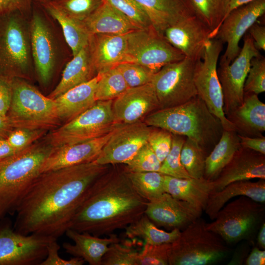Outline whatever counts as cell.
<instances>
[{"mask_svg": "<svg viewBox=\"0 0 265 265\" xmlns=\"http://www.w3.org/2000/svg\"><path fill=\"white\" fill-rule=\"evenodd\" d=\"M108 165L94 161L40 173L16 211L13 229L57 239L69 228L77 210Z\"/></svg>", "mask_w": 265, "mask_h": 265, "instance_id": "6da1fadb", "label": "cell"}, {"mask_svg": "<svg viewBox=\"0 0 265 265\" xmlns=\"http://www.w3.org/2000/svg\"><path fill=\"white\" fill-rule=\"evenodd\" d=\"M148 202L133 187L125 166L108 168L90 188L69 228L98 237L109 235L140 218Z\"/></svg>", "mask_w": 265, "mask_h": 265, "instance_id": "7a4b0ae2", "label": "cell"}, {"mask_svg": "<svg viewBox=\"0 0 265 265\" xmlns=\"http://www.w3.org/2000/svg\"><path fill=\"white\" fill-rule=\"evenodd\" d=\"M143 122L150 127L190 138L208 156L223 131L220 120L198 96L181 105L158 109L146 116Z\"/></svg>", "mask_w": 265, "mask_h": 265, "instance_id": "3957f363", "label": "cell"}, {"mask_svg": "<svg viewBox=\"0 0 265 265\" xmlns=\"http://www.w3.org/2000/svg\"><path fill=\"white\" fill-rule=\"evenodd\" d=\"M52 147L46 141L35 142L0 160V219L13 214L26 191L41 173Z\"/></svg>", "mask_w": 265, "mask_h": 265, "instance_id": "277c9868", "label": "cell"}, {"mask_svg": "<svg viewBox=\"0 0 265 265\" xmlns=\"http://www.w3.org/2000/svg\"><path fill=\"white\" fill-rule=\"evenodd\" d=\"M205 220L198 217L181 232L171 243L169 265H207L219 262L230 253L217 234L206 228Z\"/></svg>", "mask_w": 265, "mask_h": 265, "instance_id": "5b68a950", "label": "cell"}, {"mask_svg": "<svg viewBox=\"0 0 265 265\" xmlns=\"http://www.w3.org/2000/svg\"><path fill=\"white\" fill-rule=\"evenodd\" d=\"M6 116L13 128L48 131L61 123L54 100L22 79L12 80V98Z\"/></svg>", "mask_w": 265, "mask_h": 265, "instance_id": "8992f818", "label": "cell"}, {"mask_svg": "<svg viewBox=\"0 0 265 265\" xmlns=\"http://www.w3.org/2000/svg\"><path fill=\"white\" fill-rule=\"evenodd\" d=\"M20 12L0 15V76L28 79L32 67L29 30Z\"/></svg>", "mask_w": 265, "mask_h": 265, "instance_id": "52a82bcc", "label": "cell"}, {"mask_svg": "<svg viewBox=\"0 0 265 265\" xmlns=\"http://www.w3.org/2000/svg\"><path fill=\"white\" fill-rule=\"evenodd\" d=\"M265 209L264 203L240 196L225 205L206 228L227 243L248 240L264 222Z\"/></svg>", "mask_w": 265, "mask_h": 265, "instance_id": "ba28073f", "label": "cell"}, {"mask_svg": "<svg viewBox=\"0 0 265 265\" xmlns=\"http://www.w3.org/2000/svg\"><path fill=\"white\" fill-rule=\"evenodd\" d=\"M113 100L97 101L90 108L53 129L45 140L55 149L102 136L117 126L112 109Z\"/></svg>", "mask_w": 265, "mask_h": 265, "instance_id": "9c48e42d", "label": "cell"}, {"mask_svg": "<svg viewBox=\"0 0 265 265\" xmlns=\"http://www.w3.org/2000/svg\"><path fill=\"white\" fill-rule=\"evenodd\" d=\"M223 44L216 38L208 40L202 57L196 62L194 80L197 96L220 120L223 130L236 131L223 111V96L217 74V63Z\"/></svg>", "mask_w": 265, "mask_h": 265, "instance_id": "30bf717a", "label": "cell"}, {"mask_svg": "<svg viewBox=\"0 0 265 265\" xmlns=\"http://www.w3.org/2000/svg\"><path fill=\"white\" fill-rule=\"evenodd\" d=\"M196 62L185 57L164 66L154 74L151 83L159 109L181 105L197 96L194 80Z\"/></svg>", "mask_w": 265, "mask_h": 265, "instance_id": "8fae6325", "label": "cell"}, {"mask_svg": "<svg viewBox=\"0 0 265 265\" xmlns=\"http://www.w3.org/2000/svg\"><path fill=\"white\" fill-rule=\"evenodd\" d=\"M185 57L153 27L127 34L125 62L139 64L156 73L164 66Z\"/></svg>", "mask_w": 265, "mask_h": 265, "instance_id": "7c38bea8", "label": "cell"}, {"mask_svg": "<svg viewBox=\"0 0 265 265\" xmlns=\"http://www.w3.org/2000/svg\"><path fill=\"white\" fill-rule=\"evenodd\" d=\"M249 34L238 55L230 63L220 62L217 74L223 96V111L226 117L242 103L244 85L252 59L260 55Z\"/></svg>", "mask_w": 265, "mask_h": 265, "instance_id": "4fadbf2b", "label": "cell"}, {"mask_svg": "<svg viewBox=\"0 0 265 265\" xmlns=\"http://www.w3.org/2000/svg\"><path fill=\"white\" fill-rule=\"evenodd\" d=\"M53 238L35 234L22 235L9 226L1 227L0 265H40L46 257L48 243Z\"/></svg>", "mask_w": 265, "mask_h": 265, "instance_id": "5bb4252c", "label": "cell"}, {"mask_svg": "<svg viewBox=\"0 0 265 265\" xmlns=\"http://www.w3.org/2000/svg\"><path fill=\"white\" fill-rule=\"evenodd\" d=\"M265 13V0H255L231 12L224 19L214 38L226 44L220 62L230 63L238 55L242 36Z\"/></svg>", "mask_w": 265, "mask_h": 265, "instance_id": "9a60e30c", "label": "cell"}, {"mask_svg": "<svg viewBox=\"0 0 265 265\" xmlns=\"http://www.w3.org/2000/svg\"><path fill=\"white\" fill-rule=\"evenodd\" d=\"M151 129L141 121L120 125L94 161L100 165L125 164L147 142Z\"/></svg>", "mask_w": 265, "mask_h": 265, "instance_id": "2e32d148", "label": "cell"}, {"mask_svg": "<svg viewBox=\"0 0 265 265\" xmlns=\"http://www.w3.org/2000/svg\"><path fill=\"white\" fill-rule=\"evenodd\" d=\"M159 109V101L151 82L132 88L112 101V109L115 123H135Z\"/></svg>", "mask_w": 265, "mask_h": 265, "instance_id": "e0dca14e", "label": "cell"}, {"mask_svg": "<svg viewBox=\"0 0 265 265\" xmlns=\"http://www.w3.org/2000/svg\"><path fill=\"white\" fill-rule=\"evenodd\" d=\"M162 36L185 57L195 61L201 59L206 44L212 39L210 30L195 16L167 27Z\"/></svg>", "mask_w": 265, "mask_h": 265, "instance_id": "ac0fdd59", "label": "cell"}, {"mask_svg": "<svg viewBox=\"0 0 265 265\" xmlns=\"http://www.w3.org/2000/svg\"><path fill=\"white\" fill-rule=\"evenodd\" d=\"M144 213L156 226L181 230L200 217L202 212L187 202L164 192L148 202Z\"/></svg>", "mask_w": 265, "mask_h": 265, "instance_id": "d6986e66", "label": "cell"}, {"mask_svg": "<svg viewBox=\"0 0 265 265\" xmlns=\"http://www.w3.org/2000/svg\"><path fill=\"white\" fill-rule=\"evenodd\" d=\"M120 125L100 137L53 149L43 163L40 173L94 161Z\"/></svg>", "mask_w": 265, "mask_h": 265, "instance_id": "ffe728a7", "label": "cell"}, {"mask_svg": "<svg viewBox=\"0 0 265 265\" xmlns=\"http://www.w3.org/2000/svg\"><path fill=\"white\" fill-rule=\"evenodd\" d=\"M254 179L265 180V155L241 146L212 181V193L231 183Z\"/></svg>", "mask_w": 265, "mask_h": 265, "instance_id": "44dd1931", "label": "cell"}, {"mask_svg": "<svg viewBox=\"0 0 265 265\" xmlns=\"http://www.w3.org/2000/svg\"><path fill=\"white\" fill-rule=\"evenodd\" d=\"M29 35L31 52L35 70L40 81L46 84L50 80L54 70L55 52L51 31L37 13L32 17Z\"/></svg>", "mask_w": 265, "mask_h": 265, "instance_id": "7402d4cb", "label": "cell"}, {"mask_svg": "<svg viewBox=\"0 0 265 265\" xmlns=\"http://www.w3.org/2000/svg\"><path fill=\"white\" fill-rule=\"evenodd\" d=\"M88 47L91 62L97 74L125 62L127 34H91Z\"/></svg>", "mask_w": 265, "mask_h": 265, "instance_id": "603a6c76", "label": "cell"}, {"mask_svg": "<svg viewBox=\"0 0 265 265\" xmlns=\"http://www.w3.org/2000/svg\"><path fill=\"white\" fill-rule=\"evenodd\" d=\"M237 133L250 137L263 136L265 131V104L258 95L244 93L242 104L226 116Z\"/></svg>", "mask_w": 265, "mask_h": 265, "instance_id": "cb8c5ba5", "label": "cell"}, {"mask_svg": "<svg viewBox=\"0 0 265 265\" xmlns=\"http://www.w3.org/2000/svg\"><path fill=\"white\" fill-rule=\"evenodd\" d=\"M65 234L74 243H63L62 246L65 252L74 257L82 258L90 265H101L102 258L109 245L120 241L114 233L109 235L108 238H102L69 228Z\"/></svg>", "mask_w": 265, "mask_h": 265, "instance_id": "d4e9b609", "label": "cell"}, {"mask_svg": "<svg viewBox=\"0 0 265 265\" xmlns=\"http://www.w3.org/2000/svg\"><path fill=\"white\" fill-rule=\"evenodd\" d=\"M161 35L167 27L194 15L189 0H135Z\"/></svg>", "mask_w": 265, "mask_h": 265, "instance_id": "484cf974", "label": "cell"}, {"mask_svg": "<svg viewBox=\"0 0 265 265\" xmlns=\"http://www.w3.org/2000/svg\"><path fill=\"white\" fill-rule=\"evenodd\" d=\"M101 74L98 73L89 81L73 87L54 99L60 122L71 121L95 103L96 89Z\"/></svg>", "mask_w": 265, "mask_h": 265, "instance_id": "4316f807", "label": "cell"}, {"mask_svg": "<svg viewBox=\"0 0 265 265\" xmlns=\"http://www.w3.org/2000/svg\"><path fill=\"white\" fill-rule=\"evenodd\" d=\"M165 192L187 202L200 211L205 210L213 188L212 181L204 177L178 178L164 175Z\"/></svg>", "mask_w": 265, "mask_h": 265, "instance_id": "83f0119b", "label": "cell"}, {"mask_svg": "<svg viewBox=\"0 0 265 265\" xmlns=\"http://www.w3.org/2000/svg\"><path fill=\"white\" fill-rule=\"evenodd\" d=\"M245 196L258 202H265V180L239 181L231 183L218 191L210 194L205 212L213 220L218 211L231 199Z\"/></svg>", "mask_w": 265, "mask_h": 265, "instance_id": "f1b7e54d", "label": "cell"}, {"mask_svg": "<svg viewBox=\"0 0 265 265\" xmlns=\"http://www.w3.org/2000/svg\"><path fill=\"white\" fill-rule=\"evenodd\" d=\"M82 23L91 35H122L139 29L126 16L105 1Z\"/></svg>", "mask_w": 265, "mask_h": 265, "instance_id": "f546056e", "label": "cell"}, {"mask_svg": "<svg viewBox=\"0 0 265 265\" xmlns=\"http://www.w3.org/2000/svg\"><path fill=\"white\" fill-rule=\"evenodd\" d=\"M97 75L91 62L88 45L73 56L67 64L61 80L48 97L54 100L73 87L89 81Z\"/></svg>", "mask_w": 265, "mask_h": 265, "instance_id": "4dcf8cb0", "label": "cell"}, {"mask_svg": "<svg viewBox=\"0 0 265 265\" xmlns=\"http://www.w3.org/2000/svg\"><path fill=\"white\" fill-rule=\"evenodd\" d=\"M240 147L237 132L223 130L219 140L206 158L204 178L213 181Z\"/></svg>", "mask_w": 265, "mask_h": 265, "instance_id": "1f68e13d", "label": "cell"}, {"mask_svg": "<svg viewBox=\"0 0 265 265\" xmlns=\"http://www.w3.org/2000/svg\"><path fill=\"white\" fill-rule=\"evenodd\" d=\"M43 4L50 15L60 25L66 42L73 56L88 45L91 34L82 22L67 16L48 2L43 3Z\"/></svg>", "mask_w": 265, "mask_h": 265, "instance_id": "d6a6232c", "label": "cell"}, {"mask_svg": "<svg viewBox=\"0 0 265 265\" xmlns=\"http://www.w3.org/2000/svg\"><path fill=\"white\" fill-rule=\"evenodd\" d=\"M126 235L130 238H140L145 243H171L179 236L181 231L175 228L168 232L160 229L144 213L126 229Z\"/></svg>", "mask_w": 265, "mask_h": 265, "instance_id": "836d02e7", "label": "cell"}, {"mask_svg": "<svg viewBox=\"0 0 265 265\" xmlns=\"http://www.w3.org/2000/svg\"><path fill=\"white\" fill-rule=\"evenodd\" d=\"M127 173L136 191L148 202L159 197L165 192L164 188L163 174L157 171H127Z\"/></svg>", "mask_w": 265, "mask_h": 265, "instance_id": "e575fe53", "label": "cell"}, {"mask_svg": "<svg viewBox=\"0 0 265 265\" xmlns=\"http://www.w3.org/2000/svg\"><path fill=\"white\" fill-rule=\"evenodd\" d=\"M224 0H189L196 16L215 37L221 25Z\"/></svg>", "mask_w": 265, "mask_h": 265, "instance_id": "d590c367", "label": "cell"}, {"mask_svg": "<svg viewBox=\"0 0 265 265\" xmlns=\"http://www.w3.org/2000/svg\"><path fill=\"white\" fill-rule=\"evenodd\" d=\"M128 86L117 67L102 73L97 83L96 101L113 100L128 88Z\"/></svg>", "mask_w": 265, "mask_h": 265, "instance_id": "8d00e7d4", "label": "cell"}, {"mask_svg": "<svg viewBox=\"0 0 265 265\" xmlns=\"http://www.w3.org/2000/svg\"><path fill=\"white\" fill-rule=\"evenodd\" d=\"M180 156L181 163L190 177H204L208 155L195 141L186 137Z\"/></svg>", "mask_w": 265, "mask_h": 265, "instance_id": "74e56055", "label": "cell"}, {"mask_svg": "<svg viewBox=\"0 0 265 265\" xmlns=\"http://www.w3.org/2000/svg\"><path fill=\"white\" fill-rule=\"evenodd\" d=\"M103 0H52L48 2L67 16L83 21L103 2Z\"/></svg>", "mask_w": 265, "mask_h": 265, "instance_id": "f35d334b", "label": "cell"}, {"mask_svg": "<svg viewBox=\"0 0 265 265\" xmlns=\"http://www.w3.org/2000/svg\"><path fill=\"white\" fill-rule=\"evenodd\" d=\"M186 138L173 134L170 151L161 163L159 172L175 178H190L181 161V151Z\"/></svg>", "mask_w": 265, "mask_h": 265, "instance_id": "ab89813d", "label": "cell"}, {"mask_svg": "<svg viewBox=\"0 0 265 265\" xmlns=\"http://www.w3.org/2000/svg\"><path fill=\"white\" fill-rule=\"evenodd\" d=\"M118 10L138 29L153 27L146 12L135 0H103Z\"/></svg>", "mask_w": 265, "mask_h": 265, "instance_id": "60d3db41", "label": "cell"}, {"mask_svg": "<svg viewBox=\"0 0 265 265\" xmlns=\"http://www.w3.org/2000/svg\"><path fill=\"white\" fill-rule=\"evenodd\" d=\"M125 164L129 172H159L161 163L147 142Z\"/></svg>", "mask_w": 265, "mask_h": 265, "instance_id": "b9f144b4", "label": "cell"}, {"mask_svg": "<svg viewBox=\"0 0 265 265\" xmlns=\"http://www.w3.org/2000/svg\"><path fill=\"white\" fill-rule=\"evenodd\" d=\"M138 253L131 246L120 243V241L114 242L103 256L101 265H137Z\"/></svg>", "mask_w": 265, "mask_h": 265, "instance_id": "7bdbcfd3", "label": "cell"}, {"mask_svg": "<svg viewBox=\"0 0 265 265\" xmlns=\"http://www.w3.org/2000/svg\"><path fill=\"white\" fill-rule=\"evenodd\" d=\"M122 74L129 88L151 82L154 73L138 63L123 62L116 66Z\"/></svg>", "mask_w": 265, "mask_h": 265, "instance_id": "ee69618b", "label": "cell"}, {"mask_svg": "<svg viewBox=\"0 0 265 265\" xmlns=\"http://www.w3.org/2000/svg\"><path fill=\"white\" fill-rule=\"evenodd\" d=\"M243 90L257 95L265 91V58L261 55L252 59Z\"/></svg>", "mask_w": 265, "mask_h": 265, "instance_id": "f6af8a7d", "label": "cell"}, {"mask_svg": "<svg viewBox=\"0 0 265 265\" xmlns=\"http://www.w3.org/2000/svg\"><path fill=\"white\" fill-rule=\"evenodd\" d=\"M171 243H145L137 258V265H167Z\"/></svg>", "mask_w": 265, "mask_h": 265, "instance_id": "bcb514c9", "label": "cell"}, {"mask_svg": "<svg viewBox=\"0 0 265 265\" xmlns=\"http://www.w3.org/2000/svg\"><path fill=\"white\" fill-rule=\"evenodd\" d=\"M47 132L44 130L14 128L6 139L15 150L19 152L34 143Z\"/></svg>", "mask_w": 265, "mask_h": 265, "instance_id": "7dc6e473", "label": "cell"}, {"mask_svg": "<svg viewBox=\"0 0 265 265\" xmlns=\"http://www.w3.org/2000/svg\"><path fill=\"white\" fill-rule=\"evenodd\" d=\"M172 137L173 134L165 130L152 127L147 142L161 163L170 151Z\"/></svg>", "mask_w": 265, "mask_h": 265, "instance_id": "c3c4849f", "label": "cell"}, {"mask_svg": "<svg viewBox=\"0 0 265 265\" xmlns=\"http://www.w3.org/2000/svg\"><path fill=\"white\" fill-rule=\"evenodd\" d=\"M60 248L57 239L51 240L47 248V256L40 265H82L85 261L81 258L74 257L67 260L60 257L58 251Z\"/></svg>", "mask_w": 265, "mask_h": 265, "instance_id": "681fc988", "label": "cell"}, {"mask_svg": "<svg viewBox=\"0 0 265 265\" xmlns=\"http://www.w3.org/2000/svg\"><path fill=\"white\" fill-rule=\"evenodd\" d=\"M12 80L0 76V114L6 116L12 98Z\"/></svg>", "mask_w": 265, "mask_h": 265, "instance_id": "f907efd6", "label": "cell"}, {"mask_svg": "<svg viewBox=\"0 0 265 265\" xmlns=\"http://www.w3.org/2000/svg\"><path fill=\"white\" fill-rule=\"evenodd\" d=\"M30 0H0V15L20 12L25 10L29 5Z\"/></svg>", "mask_w": 265, "mask_h": 265, "instance_id": "816d5d0a", "label": "cell"}, {"mask_svg": "<svg viewBox=\"0 0 265 265\" xmlns=\"http://www.w3.org/2000/svg\"><path fill=\"white\" fill-rule=\"evenodd\" d=\"M241 147L265 155V137H250L238 134Z\"/></svg>", "mask_w": 265, "mask_h": 265, "instance_id": "f5cc1de1", "label": "cell"}, {"mask_svg": "<svg viewBox=\"0 0 265 265\" xmlns=\"http://www.w3.org/2000/svg\"><path fill=\"white\" fill-rule=\"evenodd\" d=\"M255 46L258 50H265V26L255 23L248 29Z\"/></svg>", "mask_w": 265, "mask_h": 265, "instance_id": "db71d44e", "label": "cell"}, {"mask_svg": "<svg viewBox=\"0 0 265 265\" xmlns=\"http://www.w3.org/2000/svg\"><path fill=\"white\" fill-rule=\"evenodd\" d=\"M247 265H264L265 264V251L257 247L253 248L245 260Z\"/></svg>", "mask_w": 265, "mask_h": 265, "instance_id": "11a10c76", "label": "cell"}, {"mask_svg": "<svg viewBox=\"0 0 265 265\" xmlns=\"http://www.w3.org/2000/svg\"><path fill=\"white\" fill-rule=\"evenodd\" d=\"M255 0H224L222 11V19L221 23L233 10L248 3Z\"/></svg>", "mask_w": 265, "mask_h": 265, "instance_id": "9f6ffc18", "label": "cell"}, {"mask_svg": "<svg viewBox=\"0 0 265 265\" xmlns=\"http://www.w3.org/2000/svg\"><path fill=\"white\" fill-rule=\"evenodd\" d=\"M5 139H0V160L9 157L18 153Z\"/></svg>", "mask_w": 265, "mask_h": 265, "instance_id": "6f0895ef", "label": "cell"}, {"mask_svg": "<svg viewBox=\"0 0 265 265\" xmlns=\"http://www.w3.org/2000/svg\"><path fill=\"white\" fill-rule=\"evenodd\" d=\"M14 128L7 116L0 114V139H5Z\"/></svg>", "mask_w": 265, "mask_h": 265, "instance_id": "680465c9", "label": "cell"}, {"mask_svg": "<svg viewBox=\"0 0 265 265\" xmlns=\"http://www.w3.org/2000/svg\"><path fill=\"white\" fill-rule=\"evenodd\" d=\"M257 243L262 249H265V223L264 222L260 227L257 237Z\"/></svg>", "mask_w": 265, "mask_h": 265, "instance_id": "91938a15", "label": "cell"}, {"mask_svg": "<svg viewBox=\"0 0 265 265\" xmlns=\"http://www.w3.org/2000/svg\"><path fill=\"white\" fill-rule=\"evenodd\" d=\"M35 0L40 1V2H42V3H44V2L49 1H51V0Z\"/></svg>", "mask_w": 265, "mask_h": 265, "instance_id": "94428289", "label": "cell"}]
</instances>
